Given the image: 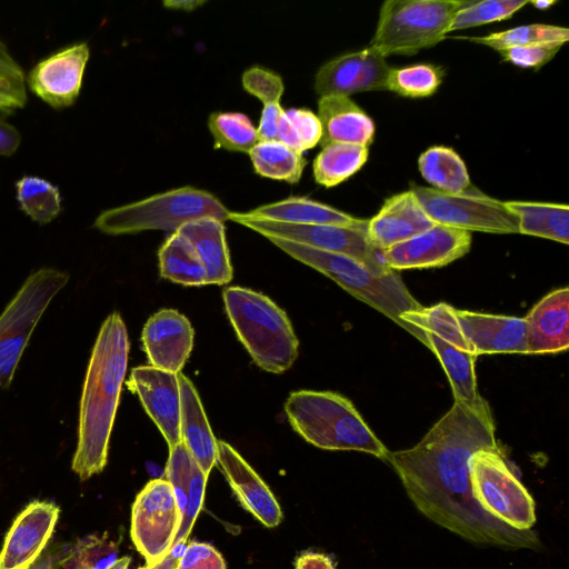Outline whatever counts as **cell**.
<instances>
[{
	"label": "cell",
	"instance_id": "2",
	"mask_svg": "<svg viewBox=\"0 0 569 569\" xmlns=\"http://www.w3.org/2000/svg\"><path fill=\"white\" fill-rule=\"evenodd\" d=\"M129 349L127 327L121 316L112 312L99 330L82 388L78 445L71 465L81 480L106 467Z\"/></svg>",
	"mask_w": 569,
	"mask_h": 569
},
{
	"label": "cell",
	"instance_id": "28",
	"mask_svg": "<svg viewBox=\"0 0 569 569\" xmlns=\"http://www.w3.org/2000/svg\"><path fill=\"white\" fill-rule=\"evenodd\" d=\"M242 87L263 103L259 126V141L277 140V129L283 109L280 100L284 90L282 78L263 67L253 66L242 74Z\"/></svg>",
	"mask_w": 569,
	"mask_h": 569
},
{
	"label": "cell",
	"instance_id": "6",
	"mask_svg": "<svg viewBox=\"0 0 569 569\" xmlns=\"http://www.w3.org/2000/svg\"><path fill=\"white\" fill-rule=\"evenodd\" d=\"M230 211L211 192L181 187L149 198L102 211L93 227L103 233L118 236L144 230L176 232L183 224L202 218L224 222Z\"/></svg>",
	"mask_w": 569,
	"mask_h": 569
},
{
	"label": "cell",
	"instance_id": "22",
	"mask_svg": "<svg viewBox=\"0 0 569 569\" xmlns=\"http://www.w3.org/2000/svg\"><path fill=\"white\" fill-rule=\"evenodd\" d=\"M527 353H557L569 348V289L545 296L523 318Z\"/></svg>",
	"mask_w": 569,
	"mask_h": 569
},
{
	"label": "cell",
	"instance_id": "44",
	"mask_svg": "<svg viewBox=\"0 0 569 569\" xmlns=\"http://www.w3.org/2000/svg\"><path fill=\"white\" fill-rule=\"evenodd\" d=\"M0 86L7 87L27 98L26 76L0 39Z\"/></svg>",
	"mask_w": 569,
	"mask_h": 569
},
{
	"label": "cell",
	"instance_id": "30",
	"mask_svg": "<svg viewBox=\"0 0 569 569\" xmlns=\"http://www.w3.org/2000/svg\"><path fill=\"white\" fill-rule=\"evenodd\" d=\"M418 168L423 179L438 191L460 193L470 187L467 167L451 148L435 146L427 149L418 159Z\"/></svg>",
	"mask_w": 569,
	"mask_h": 569
},
{
	"label": "cell",
	"instance_id": "21",
	"mask_svg": "<svg viewBox=\"0 0 569 569\" xmlns=\"http://www.w3.org/2000/svg\"><path fill=\"white\" fill-rule=\"evenodd\" d=\"M435 224L409 190L385 200L378 213L368 220L367 236L375 248L383 251Z\"/></svg>",
	"mask_w": 569,
	"mask_h": 569
},
{
	"label": "cell",
	"instance_id": "40",
	"mask_svg": "<svg viewBox=\"0 0 569 569\" xmlns=\"http://www.w3.org/2000/svg\"><path fill=\"white\" fill-rule=\"evenodd\" d=\"M527 3L528 1L525 0L468 1V3L460 8L453 16L448 33L509 19Z\"/></svg>",
	"mask_w": 569,
	"mask_h": 569
},
{
	"label": "cell",
	"instance_id": "51",
	"mask_svg": "<svg viewBox=\"0 0 569 569\" xmlns=\"http://www.w3.org/2000/svg\"><path fill=\"white\" fill-rule=\"evenodd\" d=\"M130 559L128 557L119 558L110 569H128Z\"/></svg>",
	"mask_w": 569,
	"mask_h": 569
},
{
	"label": "cell",
	"instance_id": "20",
	"mask_svg": "<svg viewBox=\"0 0 569 569\" xmlns=\"http://www.w3.org/2000/svg\"><path fill=\"white\" fill-rule=\"evenodd\" d=\"M457 320L475 356L527 353L523 318L456 310Z\"/></svg>",
	"mask_w": 569,
	"mask_h": 569
},
{
	"label": "cell",
	"instance_id": "35",
	"mask_svg": "<svg viewBox=\"0 0 569 569\" xmlns=\"http://www.w3.org/2000/svg\"><path fill=\"white\" fill-rule=\"evenodd\" d=\"M16 191L20 209L40 224L51 222L61 212L59 189L40 177H22L16 182Z\"/></svg>",
	"mask_w": 569,
	"mask_h": 569
},
{
	"label": "cell",
	"instance_id": "11",
	"mask_svg": "<svg viewBox=\"0 0 569 569\" xmlns=\"http://www.w3.org/2000/svg\"><path fill=\"white\" fill-rule=\"evenodd\" d=\"M410 190L435 223L469 232L519 233V220L505 202L479 191L446 193L418 186Z\"/></svg>",
	"mask_w": 569,
	"mask_h": 569
},
{
	"label": "cell",
	"instance_id": "32",
	"mask_svg": "<svg viewBox=\"0 0 569 569\" xmlns=\"http://www.w3.org/2000/svg\"><path fill=\"white\" fill-rule=\"evenodd\" d=\"M368 147L351 143H329L313 160L317 183L332 188L349 179L367 162Z\"/></svg>",
	"mask_w": 569,
	"mask_h": 569
},
{
	"label": "cell",
	"instance_id": "42",
	"mask_svg": "<svg viewBox=\"0 0 569 569\" xmlns=\"http://www.w3.org/2000/svg\"><path fill=\"white\" fill-rule=\"evenodd\" d=\"M561 47L557 44H538L512 47L499 51L502 59L521 68L539 69L549 62Z\"/></svg>",
	"mask_w": 569,
	"mask_h": 569
},
{
	"label": "cell",
	"instance_id": "16",
	"mask_svg": "<svg viewBox=\"0 0 569 569\" xmlns=\"http://www.w3.org/2000/svg\"><path fill=\"white\" fill-rule=\"evenodd\" d=\"M128 388L159 428L169 450L181 441V397L178 373L140 366L131 370Z\"/></svg>",
	"mask_w": 569,
	"mask_h": 569
},
{
	"label": "cell",
	"instance_id": "27",
	"mask_svg": "<svg viewBox=\"0 0 569 569\" xmlns=\"http://www.w3.org/2000/svg\"><path fill=\"white\" fill-rule=\"evenodd\" d=\"M506 207L519 220V233L569 243V207L567 204L507 201Z\"/></svg>",
	"mask_w": 569,
	"mask_h": 569
},
{
	"label": "cell",
	"instance_id": "8",
	"mask_svg": "<svg viewBox=\"0 0 569 569\" xmlns=\"http://www.w3.org/2000/svg\"><path fill=\"white\" fill-rule=\"evenodd\" d=\"M69 273L41 268L30 273L0 316V387L8 388L28 341Z\"/></svg>",
	"mask_w": 569,
	"mask_h": 569
},
{
	"label": "cell",
	"instance_id": "52",
	"mask_svg": "<svg viewBox=\"0 0 569 569\" xmlns=\"http://www.w3.org/2000/svg\"><path fill=\"white\" fill-rule=\"evenodd\" d=\"M29 569H52V561L49 559H43L37 565L31 566Z\"/></svg>",
	"mask_w": 569,
	"mask_h": 569
},
{
	"label": "cell",
	"instance_id": "50",
	"mask_svg": "<svg viewBox=\"0 0 569 569\" xmlns=\"http://www.w3.org/2000/svg\"><path fill=\"white\" fill-rule=\"evenodd\" d=\"M533 7H536L537 9H548L549 7H551L553 3H556V1L551 0H539V1H531L530 2Z\"/></svg>",
	"mask_w": 569,
	"mask_h": 569
},
{
	"label": "cell",
	"instance_id": "46",
	"mask_svg": "<svg viewBox=\"0 0 569 569\" xmlns=\"http://www.w3.org/2000/svg\"><path fill=\"white\" fill-rule=\"evenodd\" d=\"M295 569H335V566L330 558L322 553L306 552L297 558Z\"/></svg>",
	"mask_w": 569,
	"mask_h": 569
},
{
	"label": "cell",
	"instance_id": "23",
	"mask_svg": "<svg viewBox=\"0 0 569 569\" xmlns=\"http://www.w3.org/2000/svg\"><path fill=\"white\" fill-rule=\"evenodd\" d=\"M322 128L320 144L351 143L368 147L375 138L372 119L349 97L326 96L318 100Z\"/></svg>",
	"mask_w": 569,
	"mask_h": 569
},
{
	"label": "cell",
	"instance_id": "29",
	"mask_svg": "<svg viewBox=\"0 0 569 569\" xmlns=\"http://www.w3.org/2000/svg\"><path fill=\"white\" fill-rule=\"evenodd\" d=\"M426 333L429 349L438 357L447 373L455 401L477 402L481 397L477 391L475 375L477 356L445 341L431 332Z\"/></svg>",
	"mask_w": 569,
	"mask_h": 569
},
{
	"label": "cell",
	"instance_id": "1",
	"mask_svg": "<svg viewBox=\"0 0 569 569\" xmlns=\"http://www.w3.org/2000/svg\"><path fill=\"white\" fill-rule=\"evenodd\" d=\"M489 403L453 401L451 408L412 448L388 452L387 461L419 511L472 542L512 548L535 547L531 530L495 519L471 490V460L480 450L500 451Z\"/></svg>",
	"mask_w": 569,
	"mask_h": 569
},
{
	"label": "cell",
	"instance_id": "7",
	"mask_svg": "<svg viewBox=\"0 0 569 569\" xmlns=\"http://www.w3.org/2000/svg\"><path fill=\"white\" fill-rule=\"evenodd\" d=\"M468 1L387 0L382 3L370 48L385 58L415 54L440 42L456 12Z\"/></svg>",
	"mask_w": 569,
	"mask_h": 569
},
{
	"label": "cell",
	"instance_id": "17",
	"mask_svg": "<svg viewBox=\"0 0 569 569\" xmlns=\"http://www.w3.org/2000/svg\"><path fill=\"white\" fill-rule=\"evenodd\" d=\"M59 508L47 501L31 502L14 520L0 552V569H29L50 539Z\"/></svg>",
	"mask_w": 569,
	"mask_h": 569
},
{
	"label": "cell",
	"instance_id": "14",
	"mask_svg": "<svg viewBox=\"0 0 569 569\" xmlns=\"http://www.w3.org/2000/svg\"><path fill=\"white\" fill-rule=\"evenodd\" d=\"M471 246L469 231L436 223L430 229L382 251L391 270L423 269L449 264Z\"/></svg>",
	"mask_w": 569,
	"mask_h": 569
},
{
	"label": "cell",
	"instance_id": "49",
	"mask_svg": "<svg viewBox=\"0 0 569 569\" xmlns=\"http://www.w3.org/2000/svg\"><path fill=\"white\" fill-rule=\"evenodd\" d=\"M203 1H196V0H184V1H163V6H166L169 9H176V10H194L197 7L201 6Z\"/></svg>",
	"mask_w": 569,
	"mask_h": 569
},
{
	"label": "cell",
	"instance_id": "45",
	"mask_svg": "<svg viewBox=\"0 0 569 569\" xmlns=\"http://www.w3.org/2000/svg\"><path fill=\"white\" fill-rule=\"evenodd\" d=\"M21 143L19 131L4 119L0 118V156H12Z\"/></svg>",
	"mask_w": 569,
	"mask_h": 569
},
{
	"label": "cell",
	"instance_id": "47",
	"mask_svg": "<svg viewBox=\"0 0 569 569\" xmlns=\"http://www.w3.org/2000/svg\"><path fill=\"white\" fill-rule=\"evenodd\" d=\"M27 102V98L19 96L13 90L0 86V111L4 113H11L18 108H23Z\"/></svg>",
	"mask_w": 569,
	"mask_h": 569
},
{
	"label": "cell",
	"instance_id": "26",
	"mask_svg": "<svg viewBox=\"0 0 569 569\" xmlns=\"http://www.w3.org/2000/svg\"><path fill=\"white\" fill-rule=\"evenodd\" d=\"M177 232L187 238L199 254L206 269L207 284H224L232 279L233 271L222 221L202 218L183 224Z\"/></svg>",
	"mask_w": 569,
	"mask_h": 569
},
{
	"label": "cell",
	"instance_id": "43",
	"mask_svg": "<svg viewBox=\"0 0 569 569\" xmlns=\"http://www.w3.org/2000/svg\"><path fill=\"white\" fill-rule=\"evenodd\" d=\"M176 569H226V562L211 545L191 542L184 548Z\"/></svg>",
	"mask_w": 569,
	"mask_h": 569
},
{
	"label": "cell",
	"instance_id": "18",
	"mask_svg": "<svg viewBox=\"0 0 569 569\" xmlns=\"http://www.w3.org/2000/svg\"><path fill=\"white\" fill-rule=\"evenodd\" d=\"M190 321L174 309H161L146 322L141 339L150 365L179 373L193 348Z\"/></svg>",
	"mask_w": 569,
	"mask_h": 569
},
{
	"label": "cell",
	"instance_id": "5",
	"mask_svg": "<svg viewBox=\"0 0 569 569\" xmlns=\"http://www.w3.org/2000/svg\"><path fill=\"white\" fill-rule=\"evenodd\" d=\"M227 316L240 342L264 371L282 373L298 358L299 340L287 313L263 293L242 287L222 291Z\"/></svg>",
	"mask_w": 569,
	"mask_h": 569
},
{
	"label": "cell",
	"instance_id": "38",
	"mask_svg": "<svg viewBox=\"0 0 569 569\" xmlns=\"http://www.w3.org/2000/svg\"><path fill=\"white\" fill-rule=\"evenodd\" d=\"M321 136L320 120L309 109L290 108L283 110L279 118L277 140L299 153L316 147Z\"/></svg>",
	"mask_w": 569,
	"mask_h": 569
},
{
	"label": "cell",
	"instance_id": "3",
	"mask_svg": "<svg viewBox=\"0 0 569 569\" xmlns=\"http://www.w3.org/2000/svg\"><path fill=\"white\" fill-rule=\"evenodd\" d=\"M274 246L293 259L323 273L355 298L377 309L429 348L427 333L405 321L406 312L420 310V305L397 271L376 274L360 261L316 249L302 243L268 237Z\"/></svg>",
	"mask_w": 569,
	"mask_h": 569
},
{
	"label": "cell",
	"instance_id": "4",
	"mask_svg": "<svg viewBox=\"0 0 569 569\" xmlns=\"http://www.w3.org/2000/svg\"><path fill=\"white\" fill-rule=\"evenodd\" d=\"M289 423L307 442L326 450H356L387 459L388 450L352 402L332 391L298 390L289 395Z\"/></svg>",
	"mask_w": 569,
	"mask_h": 569
},
{
	"label": "cell",
	"instance_id": "36",
	"mask_svg": "<svg viewBox=\"0 0 569 569\" xmlns=\"http://www.w3.org/2000/svg\"><path fill=\"white\" fill-rule=\"evenodd\" d=\"M208 128L214 139V148L249 153L259 142L257 128L241 112H212Z\"/></svg>",
	"mask_w": 569,
	"mask_h": 569
},
{
	"label": "cell",
	"instance_id": "9",
	"mask_svg": "<svg viewBox=\"0 0 569 569\" xmlns=\"http://www.w3.org/2000/svg\"><path fill=\"white\" fill-rule=\"evenodd\" d=\"M470 478L473 498L487 513L513 529L531 530L536 522L535 501L500 451L475 453Z\"/></svg>",
	"mask_w": 569,
	"mask_h": 569
},
{
	"label": "cell",
	"instance_id": "15",
	"mask_svg": "<svg viewBox=\"0 0 569 569\" xmlns=\"http://www.w3.org/2000/svg\"><path fill=\"white\" fill-rule=\"evenodd\" d=\"M390 69L386 58L368 47L322 64L315 78V90L320 97L386 90Z\"/></svg>",
	"mask_w": 569,
	"mask_h": 569
},
{
	"label": "cell",
	"instance_id": "24",
	"mask_svg": "<svg viewBox=\"0 0 569 569\" xmlns=\"http://www.w3.org/2000/svg\"><path fill=\"white\" fill-rule=\"evenodd\" d=\"M178 380L181 397V441L202 471L209 476L217 463L218 440L212 433L193 383L181 372L178 373Z\"/></svg>",
	"mask_w": 569,
	"mask_h": 569
},
{
	"label": "cell",
	"instance_id": "48",
	"mask_svg": "<svg viewBox=\"0 0 569 569\" xmlns=\"http://www.w3.org/2000/svg\"><path fill=\"white\" fill-rule=\"evenodd\" d=\"M182 548H186L184 543H178L172 546L168 555L164 556V558L160 560L158 563L151 566L150 569H176L179 559L184 550H181Z\"/></svg>",
	"mask_w": 569,
	"mask_h": 569
},
{
	"label": "cell",
	"instance_id": "19",
	"mask_svg": "<svg viewBox=\"0 0 569 569\" xmlns=\"http://www.w3.org/2000/svg\"><path fill=\"white\" fill-rule=\"evenodd\" d=\"M217 446V462L241 505L266 527H277L282 511L269 487L229 443L218 440Z\"/></svg>",
	"mask_w": 569,
	"mask_h": 569
},
{
	"label": "cell",
	"instance_id": "33",
	"mask_svg": "<svg viewBox=\"0 0 569 569\" xmlns=\"http://www.w3.org/2000/svg\"><path fill=\"white\" fill-rule=\"evenodd\" d=\"M249 156L257 174L288 183H297L307 164L302 153L279 140L259 141Z\"/></svg>",
	"mask_w": 569,
	"mask_h": 569
},
{
	"label": "cell",
	"instance_id": "12",
	"mask_svg": "<svg viewBox=\"0 0 569 569\" xmlns=\"http://www.w3.org/2000/svg\"><path fill=\"white\" fill-rule=\"evenodd\" d=\"M182 513L176 492L164 478L150 480L132 506L131 538L147 566L158 563L172 548Z\"/></svg>",
	"mask_w": 569,
	"mask_h": 569
},
{
	"label": "cell",
	"instance_id": "37",
	"mask_svg": "<svg viewBox=\"0 0 569 569\" xmlns=\"http://www.w3.org/2000/svg\"><path fill=\"white\" fill-rule=\"evenodd\" d=\"M456 310L452 306L440 302L431 307H422L417 311L406 312L401 319L425 332H431L445 341L471 352L457 320Z\"/></svg>",
	"mask_w": 569,
	"mask_h": 569
},
{
	"label": "cell",
	"instance_id": "10",
	"mask_svg": "<svg viewBox=\"0 0 569 569\" xmlns=\"http://www.w3.org/2000/svg\"><path fill=\"white\" fill-rule=\"evenodd\" d=\"M229 220L240 223L266 238H280L351 257L376 274L392 271L386 266L382 251L375 248L369 241L366 228L337 224H292L247 218L241 212L231 211Z\"/></svg>",
	"mask_w": 569,
	"mask_h": 569
},
{
	"label": "cell",
	"instance_id": "39",
	"mask_svg": "<svg viewBox=\"0 0 569 569\" xmlns=\"http://www.w3.org/2000/svg\"><path fill=\"white\" fill-rule=\"evenodd\" d=\"M442 81V70L433 64L418 63L403 68H391L386 90L408 98L432 96Z\"/></svg>",
	"mask_w": 569,
	"mask_h": 569
},
{
	"label": "cell",
	"instance_id": "25",
	"mask_svg": "<svg viewBox=\"0 0 569 569\" xmlns=\"http://www.w3.org/2000/svg\"><path fill=\"white\" fill-rule=\"evenodd\" d=\"M243 217L292 224H337L366 228L368 220L306 197H289L241 212Z\"/></svg>",
	"mask_w": 569,
	"mask_h": 569
},
{
	"label": "cell",
	"instance_id": "34",
	"mask_svg": "<svg viewBox=\"0 0 569 569\" xmlns=\"http://www.w3.org/2000/svg\"><path fill=\"white\" fill-rule=\"evenodd\" d=\"M465 39L501 51L512 47L557 44L562 46L569 39L566 27L532 23L519 26L483 37H465Z\"/></svg>",
	"mask_w": 569,
	"mask_h": 569
},
{
	"label": "cell",
	"instance_id": "53",
	"mask_svg": "<svg viewBox=\"0 0 569 569\" xmlns=\"http://www.w3.org/2000/svg\"><path fill=\"white\" fill-rule=\"evenodd\" d=\"M139 569H150V567L146 565L144 567L139 568Z\"/></svg>",
	"mask_w": 569,
	"mask_h": 569
},
{
	"label": "cell",
	"instance_id": "31",
	"mask_svg": "<svg viewBox=\"0 0 569 569\" xmlns=\"http://www.w3.org/2000/svg\"><path fill=\"white\" fill-rule=\"evenodd\" d=\"M160 273L163 278L183 286L207 284L203 263L190 241L173 232L159 249Z\"/></svg>",
	"mask_w": 569,
	"mask_h": 569
},
{
	"label": "cell",
	"instance_id": "13",
	"mask_svg": "<svg viewBox=\"0 0 569 569\" xmlns=\"http://www.w3.org/2000/svg\"><path fill=\"white\" fill-rule=\"evenodd\" d=\"M89 58L86 42L68 46L38 62L26 77V83L50 107L68 108L80 94Z\"/></svg>",
	"mask_w": 569,
	"mask_h": 569
},
{
	"label": "cell",
	"instance_id": "41",
	"mask_svg": "<svg viewBox=\"0 0 569 569\" xmlns=\"http://www.w3.org/2000/svg\"><path fill=\"white\" fill-rule=\"evenodd\" d=\"M74 551L72 569H110L119 559L117 545L107 536H87Z\"/></svg>",
	"mask_w": 569,
	"mask_h": 569
}]
</instances>
